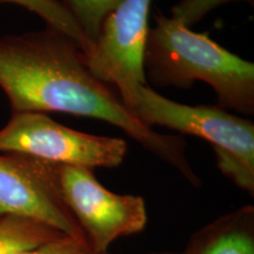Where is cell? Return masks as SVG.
I'll use <instances>...</instances> for the list:
<instances>
[{
	"label": "cell",
	"instance_id": "obj_1",
	"mask_svg": "<svg viewBox=\"0 0 254 254\" xmlns=\"http://www.w3.org/2000/svg\"><path fill=\"white\" fill-rule=\"evenodd\" d=\"M0 88L12 113L60 112L103 120L177 168L192 185L201 184L187 160L185 140L139 122L117 91L93 74L80 46L56 28L0 37Z\"/></svg>",
	"mask_w": 254,
	"mask_h": 254
},
{
	"label": "cell",
	"instance_id": "obj_2",
	"mask_svg": "<svg viewBox=\"0 0 254 254\" xmlns=\"http://www.w3.org/2000/svg\"><path fill=\"white\" fill-rule=\"evenodd\" d=\"M146 38L142 67L154 86L190 88L196 80L213 88L218 106L254 114V64L172 17L158 14Z\"/></svg>",
	"mask_w": 254,
	"mask_h": 254
},
{
	"label": "cell",
	"instance_id": "obj_3",
	"mask_svg": "<svg viewBox=\"0 0 254 254\" xmlns=\"http://www.w3.org/2000/svg\"><path fill=\"white\" fill-rule=\"evenodd\" d=\"M123 103L144 125L164 126L209 142L224 176L239 189L254 194V124L218 105L176 103L148 85L117 91Z\"/></svg>",
	"mask_w": 254,
	"mask_h": 254
},
{
	"label": "cell",
	"instance_id": "obj_4",
	"mask_svg": "<svg viewBox=\"0 0 254 254\" xmlns=\"http://www.w3.org/2000/svg\"><path fill=\"white\" fill-rule=\"evenodd\" d=\"M124 139L69 128L40 112L12 113L0 129V152H15L58 165L118 167L127 153Z\"/></svg>",
	"mask_w": 254,
	"mask_h": 254
},
{
	"label": "cell",
	"instance_id": "obj_5",
	"mask_svg": "<svg viewBox=\"0 0 254 254\" xmlns=\"http://www.w3.org/2000/svg\"><path fill=\"white\" fill-rule=\"evenodd\" d=\"M59 182L64 201L91 253L107 252L116 239L145 228L144 198L111 192L98 182L92 168L59 165Z\"/></svg>",
	"mask_w": 254,
	"mask_h": 254
},
{
	"label": "cell",
	"instance_id": "obj_6",
	"mask_svg": "<svg viewBox=\"0 0 254 254\" xmlns=\"http://www.w3.org/2000/svg\"><path fill=\"white\" fill-rule=\"evenodd\" d=\"M14 215L84 239L64 201L59 165L15 152H0V217ZM85 240V239H84Z\"/></svg>",
	"mask_w": 254,
	"mask_h": 254
},
{
	"label": "cell",
	"instance_id": "obj_7",
	"mask_svg": "<svg viewBox=\"0 0 254 254\" xmlns=\"http://www.w3.org/2000/svg\"><path fill=\"white\" fill-rule=\"evenodd\" d=\"M153 0H123L105 19L86 56L93 74L116 91L147 85L142 58Z\"/></svg>",
	"mask_w": 254,
	"mask_h": 254
},
{
	"label": "cell",
	"instance_id": "obj_8",
	"mask_svg": "<svg viewBox=\"0 0 254 254\" xmlns=\"http://www.w3.org/2000/svg\"><path fill=\"white\" fill-rule=\"evenodd\" d=\"M180 254H254V207L244 206L195 232Z\"/></svg>",
	"mask_w": 254,
	"mask_h": 254
},
{
	"label": "cell",
	"instance_id": "obj_9",
	"mask_svg": "<svg viewBox=\"0 0 254 254\" xmlns=\"http://www.w3.org/2000/svg\"><path fill=\"white\" fill-rule=\"evenodd\" d=\"M64 234L27 218L0 217V254H12L37 247Z\"/></svg>",
	"mask_w": 254,
	"mask_h": 254
},
{
	"label": "cell",
	"instance_id": "obj_10",
	"mask_svg": "<svg viewBox=\"0 0 254 254\" xmlns=\"http://www.w3.org/2000/svg\"><path fill=\"white\" fill-rule=\"evenodd\" d=\"M0 4H14L33 12L45 21L46 26L63 32L75 41L86 56L90 53V41L60 0H0Z\"/></svg>",
	"mask_w": 254,
	"mask_h": 254
},
{
	"label": "cell",
	"instance_id": "obj_11",
	"mask_svg": "<svg viewBox=\"0 0 254 254\" xmlns=\"http://www.w3.org/2000/svg\"><path fill=\"white\" fill-rule=\"evenodd\" d=\"M122 1L123 0H63L62 2L93 47L105 19Z\"/></svg>",
	"mask_w": 254,
	"mask_h": 254
},
{
	"label": "cell",
	"instance_id": "obj_12",
	"mask_svg": "<svg viewBox=\"0 0 254 254\" xmlns=\"http://www.w3.org/2000/svg\"><path fill=\"white\" fill-rule=\"evenodd\" d=\"M239 1L246 2L250 6L254 5V0H180L179 2L172 6L171 15L190 27L205 18L213 9L228 2Z\"/></svg>",
	"mask_w": 254,
	"mask_h": 254
},
{
	"label": "cell",
	"instance_id": "obj_13",
	"mask_svg": "<svg viewBox=\"0 0 254 254\" xmlns=\"http://www.w3.org/2000/svg\"><path fill=\"white\" fill-rule=\"evenodd\" d=\"M88 249L86 241L79 238H72L63 236L47 241L45 244L32 249L18 251L12 254H88Z\"/></svg>",
	"mask_w": 254,
	"mask_h": 254
},
{
	"label": "cell",
	"instance_id": "obj_14",
	"mask_svg": "<svg viewBox=\"0 0 254 254\" xmlns=\"http://www.w3.org/2000/svg\"><path fill=\"white\" fill-rule=\"evenodd\" d=\"M88 254H109L107 252H105V253H88ZM163 254H176V253H163Z\"/></svg>",
	"mask_w": 254,
	"mask_h": 254
}]
</instances>
